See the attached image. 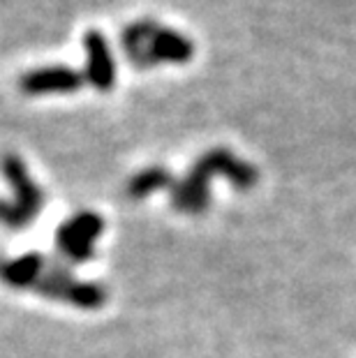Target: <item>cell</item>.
<instances>
[{
  "mask_svg": "<svg viewBox=\"0 0 356 358\" xmlns=\"http://www.w3.org/2000/svg\"><path fill=\"white\" fill-rule=\"evenodd\" d=\"M123 49L137 67H150L157 63H187L194 56V44L185 35L150 19L137 21L125 28Z\"/></svg>",
  "mask_w": 356,
  "mask_h": 358,
  "instance_id": "1",
  "label": "cell"
},
{
  "mask_svg": "<svg viewBox=\"0 0 356 358\" xmlns=\"http://www.w3.org/2000/svg\"><path fill=\"white\" fill-rule=\"evenodd\" d=\"M104 229V222L95 213H77L67 220L65 224L58 227L56 231V245L63 252L65 259H70L74 264L88 262L93 257L95 241L100 238Z\"/></svg>",
  "mask_w": 356,
  "mask_h": 358,
  "instance_id": "2",
  "label": "cell"
},
{
  "mask_svg": "<svg viewBox=\"0 0 356 358\" xmlns=\"http://www.w3.org/2000/svg\"><path fill=\"white\" fill-rule=\"evenodd\" d=\"M194 169H199L204 176H225L236 189H252L259 180V173L250 162L238 159L232 150L227 148H213L204 153L194 162Z\"/></svg>",
  "mask_w": 356,
  "mask_h": 358,
  "instance_id": "3",
  "label": "cell"
},
{
  "mask_svg": "<svg viewBox=\"0 0 356 358\" xmlns=\"http://www.w3.org/2000/svg\"><path fill=\"white\" fill-rule=\"evenodd\" d=\"M0 171H3V176L7 178V182H10L14 189V206L24 213V217L28 222H33V217L44 206V194L33 182V178H30L24 159L19 155L7 153L0 157Z\"/></svg>",
  "mask_w": 356,
  "mask_h": 358,
  "instance_id": "4",
  "label": "cell"
},
{
  "mask_svg": "<svg viewBox=\"0 0 356 358\" xmlns=\"http://www.w3.org/2000/svg\"><path fill=\"white\" fill-rule=\"evenodd\" d=\"M86 77L72 67H44L30 70L19 79V88L26 95H54V93H77Z\"/></svg>",
  "mask_w": 356,
  "mask_h": 358,
  "instance_id": "5",
  "label": "cell"
},
{
  "mask_svg": "<svg viewBox=\"0 0 356 358\" xmlns=\"http://www.w3.org/2000/svg\"><path fill=\"white\" fill-rule=\"evenodd\" d=\"M83 47L88 53L86 63V79L93 83L97 90L109 93L116 86V63H113L109 42L100 30H88L83 35Z\"/></svg>",
  "mask_w": 356,
  "mask_h": 358,
  "instance_id": "6",
  "label": "cell"
},
{
  "mask_svg": "<svg viewBox=\"0 0 356 358\" xmlns=\"http://www.w3.org/2000/svg\"><path fill=\"white\" fill-rule=\"evenodd\" d=\"M211 203V178L204 176L199 169L187 171L183 180L171 185V206L180 213H201Z\"/></svg>",
  "mask_w": 356,
  "mask_h": 358,
  "instance_id": "7",
  "label": "cell"
},
{
  "mask_svg": "<svg viewBox=\"0 0 356 358\" xmlns=\"http://www.w3.org/2000/svg\"><path fill=\"white\" fill-rule=\"evenodd\" d=\"M44 268H47V262L37 252H28L12 262H0V280L17 289L33 287L40 282Z\"/></svg>",
  "mask_w": 356,
  "mask_h": 358,
  "instance_id": "8",
  "label": "cell"
},
{
  "mask_svg": "<svg viewBox=\"0 0 356 358\" xmlns=\"http://www.w3.org/2000/svg\"><path fill=\"white\" fill-rule=\"evenodd\" d=\"M173 178L171 173L162 169V166H148V169L139 171L130 182H127V196L130 199H146L148 194L157 192L162 187H171Z\"/></svg>",
  "mask_w": 356,
  "mask_h": 358,
  "instance_id": "9",
  "label": "cell"
},
{
  "mask_svg": "<svg viewBox=\"0 0 356 358\" xmlns=\"http://www.w3.org/2000/svg\"><path fill=\"white\" fill-rule=\"evenodd\" d=\"M74 285V280L70 275V271L65 268V266L60 264H51L44 268L40 282H37V292L42 296H47V299H56V301H65L67 294H70V289Z\"/></svg>",
  "mask_w": 356,
  "mask_h": 358,
  "instance_id": "10",
  "label": "cell"
},
{
  "mask_svg": "<svg viewBox=\"0 0 356 358\" xmlns=\"http://www.w3.org/2000/svg\"><path fill=\"white\" fill-rule=\"evenodd\" d=\"M65 301L81 310H97L107 303V292H104L102 285H95V282H74Z\"/></svg>",
  "mask_w": 356,
  "mask_h": 358,
  "instance_id": "11",
  "label": "cell"
},
{
  "mask_svg": "<svg viewBox=\"0 0 356 358\" xmlns=\"http://www.w3.org/2000/svg\"><path fill=\"white\" fill-rule=\"evenodd\" d=\"M0 224L12 227V229H21V227H26L30 222L24 217V213H21L17 206L5 201V199H0Z\"/></svg>",
  "mask_w": 356,
  "mask_h": 358,
  "instance_id": "12",
  "label": "cell"
}]
</instances>
